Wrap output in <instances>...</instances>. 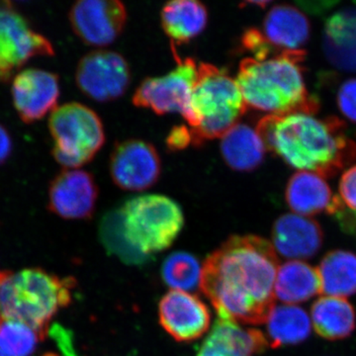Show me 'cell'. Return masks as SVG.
I'll list each match as a JSON object with an SVG mask.
<instances>
[{
	"mask_svg": "<svg viewBox=\"0 0 356 356\" xmlns=\"http://www.w3.org/2000/svg\"><path fill=\"white\" fill-rule=\"evenodd\" d=\"M192 144L222 138L247 109L235 79L210 64L198 65L191 96Z\"/></svg>",
	"mask_w": 356,
	"mask_h": 356,
	"instance_id": "5b68a950",
	"label": "cell"
},
{
	"mask_svg": "<svg viewBox=\"0 0 356 356\" xmlns=\"http://www.w3.org/2000/svg\"><path fill=\"white\" fill-rule=\"evenodd\" d=\"M2 317H1V313H0V320H1Z\"/></svg>",
	"mask_w": 356,
	"mask_h": 356,
	"instance_id": "f35d334b",
	"label": "cell"
},
{
	"mask_svg": "<svg viewBox=\"0 0 356 356\" xmlns=\"http://www.w3.org/2000/svg\"><path fill=\"white\" fill-rule=\"evenodd\" d=\"M267 43L277 55L303 50L311 35V24L307 16L297 7L280 4L273 7L261 30Z\"/></svg>",
	"mask_w": 356,
	"mask_h": 356,
	"instance_id": "ac0fdd59",
	"label": "cell"
},
{
	"mask_svg": "<svg viewBox=\"0 0 356 356\" xmlns=\"http://www.w3.org/2000/svg\"><path fill=\"white\" fill-rule=\"evenodd\" d=\"M266 322L267 341L271 348L303 343L311 334V318L300 307L274 306Z\"/></svg>",
	"mask_w": 356,
	"mask_h": 356,
	"instance_id": "484cf974",
	"label": "cell"
},
{
	"mask_svg": "<svg viewBox=\"0 0 356 356\" xmlns=\"http://www.w3.org/2000/svg\"><path fill=\"white\" fill-rule=\"evenodd\" d=\"M323 50L334 67L356 72V7L337 10L325 20Z\"/></svg>",
	"mask_w": 356,
	"mask_h": 356,
	"instance_id": "d6986e66",
	"label": "cell"
},
{
	"mask_svg": "<svg viewBox=\"0 0 356 356\" xmlns=\"http://www.w3.org/2000/svg\"><path fill=\"white\" fill-rule=\"evenodd\" d=\"M242 44L243 48L250 51L255 60H266L280 56L271 48L270 44L267 43L261 30L257 28H250L243 33Z\"/></svg>",
	"mask_w": 356,
	"mask_h": 356,
	"instance_id": "f546056e",
	"label": "cell"
},
{
	"mask_svg": "<svg viewBox=\"0 0 356 356\" xmlns=\"http://www.w3.org/2000/svg\"><path fill=\"white\" fill-rule=\"evenodd\" d=\"M69 18L72 30L83 43L105 47L120 36L127 11L117 0H81L70 8Z\"/></svg>",
	"mask_w": 356,
	"mask_h": 356,
	"instance_id": "8fae6325",
	"label": "cell"
},
{
	"mask_svg": "<svg viewBox=\"0 0 356 356\" xmlns=\"http://www.w3.org/2000/svg\"><path fill=\"white\" fill-rule=\"evenodd\" d=\"M324 233L316 220L297 214L282 215L274 222V250L283 257L300 261L315 257L322 248Z\"/></svg>",
	"mask_w": 356,
	"mask_h": 356,
	"instance_id": "2e32d148",
	"label": "cell"
},
{
	"mask_svg": "<svg viewBox=\"0 0 356 356\" xmlns=\"http://www.w3.org/2000/svg\"><path fill=\"white\" fill-rule=\"evenodd\" d=\"M119 210L129 242L149 257L170 248L184 228L181 208L165 195L132 198Z\"/></svg>",
	"mask_w": 356,
	"mask_h": 356,
	"instance_id": "8992f818",
	"label": "cell"
},
{
	"mask_svg": "<svg viewBox=\"0 0 356 356\" xmlns=\"http://www.w3.org/2000/svg\"><path fill=\"white\" fill-rule=\"evenodd\" d=\"M161 26L170 40L178 44L196 38L208 22V11L196 0H173L161 9Z\"/></svg>",
	"mask_w": 356,
	"mask_h": 356,
	"instance_id": "44dd1931",
	"label": "cell"
},
{
	"mask_svg": "<svg viewBox=\"0 0 356 356\" xmlns=\"http://www.w3.org/2000/svg\"><path fill=\"white\" fill-rule=\"evenodd\" d=\"M81 92L97 102L118 99L131 83V70L120 54L107 50L90 51L84 56L76 72Z\"/></svg>",
	"mask_w": 356,
	"mask_h": 356,
	"instance_id": "30bf717a",
	"label": "cell"
},
{
	"mask_svg": "<svg viewBox=\"0 0 356 356\" xmlns=\"http://www.w3.org/2000/svg\"><path fill=\"white\" fill-rule=\"evenodd\" d=\"M277 254L266 238L233 236L206 259L200 287L220 320L266 323L275 299Z\"/></svg>",
	"mask_w": 356,
	"mask_h": 356,
	"instance_id": "6da1fadb",
	"label": "cell"
},
{
	"mask_svg": "<svg viewBox=\"0 0 356 356\" xmlns=\"http://www.w3.org/2000/svg\"><path fill=\"white\" fill-rule=\"evenodd\" d=\"M337 105L346 118L356 123V79L341 84L337 93Z\"/></svg>",
	"mask_w": 356,
	"mask_h": 356,
	"instance_id": "4dcf8cb0",
	"label": "cell"
},
{
	"mask_svg": "<svg viewBox=\"0 0 356 356\" xmlns=\"http://www.w3.org/2000/svg\"><path fill=\"white\" fill-rule=\"evenodd\" d=\"M321 293L344 298L356 293V254L348 250L327 252L318 267Z\"/></svg>",
	"mask_w": 356,
	"mask_h": 356,
	"instance_id": "d4e9b609",
	"label": "cell"
},
{
	"mask_svg": "<svg viewBox=\"0 0 356 356\" xmlns=\"http://www.w3.org/2000/svg\"><path fill=\"white\" fill-rule=\"evenodd\" d=\"M285 199L290 209L304 217L325 212L334 216L344 205L325 180L316 173L298 172L288 181Z\"/></svg>",
	"mask_w": 356,
	"mask_h": 356,
	"instance_id": "e0dca14e",
	"label": "cell"
},
{
	"mask_svg": "<svg viewBox=\"0 0 356 356\" xmlns=\"http://www.w3.org/2000/svg\"><path fill=\"white\" fill-rule=\"evenodd\" d=\"M13 151V140L8 130L0 124V165H4Z\"/></svg>",
	"mask_w": 356,
	"mask_h": 356,
	"instance_id": "d590c367",
	"label": "cell"
},
{
	"mask_svg": "<svg viewBox=\"0 0 356 356\" xmlns=\"http://www.w3.org/2000/svg\"><path fill=\"white\" fill-rule=\"evenodd\" d=\"M177 60V67L163 76L149 77L138 86L133 96L135 106L153 110L159 115L179 113L191 122V96L198 65L191 58Z\"/></svg>",
	"mask_w": 356,
	"mask_h": 356,
	"instance_id": "9c48e42d",
	"label": "cell"
},
{
	"mask_svg": "<svg viewBox=\"0 0 356 356\" xmlns=\"http://www.w3.org/2000/svg\"><path fill=\"white\" fill-rule=\"evenodd\" d=\"M159 323L175 341H196L210 327L209 309L195 295L172 290L161 298L159 305Z\"/></svg>",
	"mask_w": 356,
	"mask_h": 356,
	"instance_id": "9a60e30c",
	"label": "cell"
},
{
	"mask_svg": "<svg viewBox=\"0 0 356 356\" xmlns=\"http://www.w3.org/2000/svg\"><path fill=\"white\" fill-rule=\"evenodd\" d=\"M337 117L316 119L313 115H267L257 131L267 151L300 172L323 178L336 177L356 159V144L346 135Z\"/></svg>",
	"mask_w": 356,
	"mask_h": 356,
	"instance_id": "7a4b0ae2",
	"label": "cell"
},
{
	"mask_svg": "<svg viewBox=\"0 0 356 356\" xmlns=\"http://www.w3.org/2000/svg\"><path fill=\"white\" fill-rule=\"evenodd\" d=\"M166 144L172 151H180L192 144L191 128L184 126H177L170 131Z\"/></svg>",
	"mask_w": 356,
	"mask_h": 356,
	"instance_id": "d6a6232c",
	"label": "cell"
},
{
	"mask_svg": "<svg viewBox=\"0 0 356 356\" xmlns=\"http://www.w3.org/2000/svg\"><path fill=\"white\" fill-rule=\"evenodd\" d=\"M339 189L343 202L350 210L356 211V165L343 173Z\"/></svg>",
	"mask_w": 356,
	"mask_h": 356,
	"instance_id": "1f68e13d",
	"label": "cell"
},
{
	"mask_svg": "<svg viewBox=\"0 0 356 356\" xmlns=\"http://www.w3.org/2000/svg\"><path fill=\"white\" fill-rule=\"evenodd\" d=\"M98 187L91 173L81 170H64L51 180L48 208L67 220H88L92 216Z\"/></svg>",
	"mask_w": 356,
	"mask_h": 356,
	"instance_id": "5bb4252c",
	"label": "cell"
},
{
	"mask_svg": "<svg viewBox=\"0 0 356 356\" xmlns=\"http://www.w3.org/2000/svg\"><path fill=\"white\" fill-rule=\"evenodd\" d=\"M74 278H60L41 268L0 273V313L38 332L42 341L60 309L72 302Z\"/></svg>",
	"mask_w": 356,
	"mask_h": 356,
	"instance_id": "277c9868",
	"label": "cell"
},
{
	"mask_svg": "<svg viewBox=\"0 0 356 356\" xmlns=\"http://www.w3.org/2000/svg\"><path fill=\"white\" fill-rule=\"evenodd\" d=\"M311 322L314 330L323 339H346L355 331V309L346 299L324 296L312 306Z\"/></svg>",
	"mask_w": 356,
	"mask_h": 356,
	"instance_id": "603a6c76",
	"label": "cell"
},
{
	"mask_svg": "<svg viewBox=\"0 0 356 356\" xmlns=\"http://www.w3.org/2000/svg\"><path fill=\"white\" fill-rule=\"evenodd\" d=\"M49 130L54 158L67 170H76L92 161L105 142L99 116L81 103H67L54 110Z\"/></svg>",
	"mask_w": 356,
	"mask_h": 356,
	"instance_id": "52a82bcc",
	"label": "cell"
},
{
	"mask_svg": "<svg viewBox=\"0 0 356 356\" xmlns=\"http://www.w3.org/2000/svg\"><path fill=\"white\" fill-rule=\"evenodd\" d=\"M43 356H58V355H54V353H47V355H44Z\"/></svg>",
	"mask_w": 356,
	"mask_h": 356,
	"instance_id": "74e56055",
	"label": "cell"
},
{
	"mask_svg": "<svg viewBox=\"0 0 356 356\" xmlns=\"http://www.w3.org/2000/svg\"><path fill=\"white\" fill-rule=\"evenodd\" d=\"M0 356H10V355H7V353H4V351L2 350L1 348H0Z\"/></svg>",
	"mask_w": 356,
	"mask_h": 356,
	"instance_id": "8d00e7d4",
	"label": "cell"
},
{
	"mask_svg": "<svg viewBox=\"0 0 356 356\" xmlns=\"http://www.w3.org/2000/svg\"><path fill=\"white\" fill-rule=\"evenodd\" d=\"M51 337L57 343L58 348L65 356H76L72 343V334L60 325H55L51 327Z\"/></svg>",
	"mask_w": 356,
	"mask_h": 356,
	"instance_id": "836d02e7",
	"label": "cell"
},
{
	"mask_svg": "<svg viewBox=\"0 0 356 356\" xmlns=\"http://www.w3.org/2000/svg\"><path fill=\"white\" fill-rule=\"evenodd\" d=\"M53 56L51 42L33 29L13 2H0V83L10 81L32 58Z\"/></svg>",
	"mask_w": 356,
	"mask_h": 356,
	"instance_id": "ba28073f",
	"label": "cell"
},
{
	"mask_svg": "<svg viewBox=\"0 0 356 356\" xmlns=\"http://www.w3.org/2000/svg\"><path fill=\"white\" fill-rule=\"evenodd\" d=\"M264 350V339L257 330L219 318L197 356H254Z\"/></svg>",
	"mask_w": 356,
	"mask_h": 356,
	"instance_id": "ffe728a7",
	"label": "cell"
},
{
	"mask_svg": "<svg viewBox=\"0 0 356 356\" xmlns=\"http://www.w3.org/2000/svg\"><path fill=\"white\" fill-rule=\"evenodd\" d=\"M11 95L21 121L36 123L57 108L60 79L58 74L44 70H21L14 76Z\"/></svg>",
	"mask_w": 356,
	"mask_h": 356,
	"instance_id": "4fadbf2b",
	"label": "cell"
},
{
	"mask_svg": "<svg viewBox=\"0 0 356 356\" xmlns=\"http://www.w3.org/2000/svg\"><path fill=\"white\" fill-rule=\"evenodd\" d=\"M275 298L287 304L303 303L321 293L318 269L301 261L282 264L276 276Z\"/></svg>",
	"mask_w": 356,
	"mask_h": 356,
	"instance_id": "cb8c5ba5",
	"label": "cell"
},
{
	"mask_svg": "<svg viewBox=\"0 0 356 356\" xmlns=\"http://www.w3.org/2000/svg\"><path fill=\"white\" fill-rule=\"evenodd\" d=\"M201 271L198 259L187 252L170 254L161 267V276L165 284L173 290H193L200 284Z\"/></svg>",
	"mask_w": 356,
	"mask_h": 356,
	"instance_id": "83f0119b",
	"label": "cell"
},
{
	"mask_svg": "<svg viewBox=\"0 0 356 356\" xmlns=\"http://www.w3.org/2000/svg\"><path fill=\"white\" fill-rule=\"evenodd\" d=\"M334 217L341 225V228L348 234L356 233V211L346 210V206H343L337 212Z\"/></svg>",
	"mask_w": 356,
	"mask_h": 356,
	"instance_id": "e575fe53",
	"label": "cell"
},
{
	"mask_svg": "<svg viewBox=\"0 0 356 356\" xmlns=\"http://www.w3.org/2000/svg\"><path fill=\"white\" fill-rule=\"evenodd\" d=\"M161 172L158 152L145 140H125L112 152L110 173L114 184L124 191H146L158 181Z\"/></svg>",
	"mask_w": 356,
	"mask_h": 356,
	"instance_id": "7c38bea8",
	"label": "cell"
},
{
	"mask_svg": "<svg viewBox=\"0 0 356 356\" xmlns=\"http://www.w3.org/2000/svg\"><path fill=\"white\" fill-rule=\"evenodd\" d=\"M99 235L107 252L116 255L125 264L139 266L149 261V255L143 254L129 242L124 232L120 210L110 211L102 218Z\"/></svg>",
	"mask_w": 356,
	"mask_h": 356,
	"instance_id": "4316f807",
	"label": "cell"
},
{
	"mask_svg": "<svg viewBox=\"0 0 356 356\" xmlns=\"http://www.w3.org/2000/svg\"><path fill=\"white\" fill-rule=\"evenodd\" d=\"M42 341L29 325L2 318L0 320V348L10 356H31Z\"/></svg>",
	"mask_w": 356,
	"mask_h": 356,
	"instance_id": "f1b7e54d",
	"label": "cell"
},
{
	"mask_svg": "<svg viewBox=\"0 0 356 356\" xmlns=\"http://www.w3.org/2000/svg\"><path fill=\"white\" fill-rule=\"evenodd\" d=\"M306 55L301 50L266 60L243 58L236 81L247 107L276 116L317 113L320 102L309 95L301 67Z\"/></svg>",
	"mask_w": 356,
	"mask_h": 356,
	"instance_id": "3957f363",
	"label": "cell"
},
{
	"mask_svg": "<svg viewBox=\"0 0 356 356\" xmlns=\"http://www.w3.org/2000/svg\"><path fill=\"white\" fill-rule=\"evenodd\" d=\"M225 163L236 172H252L261 165L266 147L254 129L236 124L221 138Z\"/></svg>",
	"mask_w": 356,
	"mask_h": 356,
	"instance_id": "7402d4cb",
	"label": "cell"
}]
</instances>
